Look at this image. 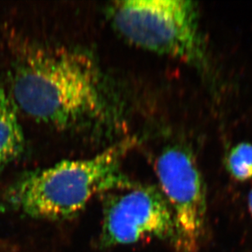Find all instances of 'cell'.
I'll use <instances>...</instances> for the list:
<instances>
[{
    "label": "cell",
    "instance_id": "277c9868",
    "mask_svg": "<svg viewBox=\"0 0 252 252\" xmlns=\"http://www.w3.org/2000/svg\"><path fill=\"white\" fill-rule=\"evenodd\" d=\"M155 171L173 215L175 243L181 252H197L205 229L207 197L195 158L185 146H168L158 156Z\"/></svg>",
    "mask_w": 252,
    "mask_h": 252
},
{
    "label": "cell",
    "instance_id": "3957f363",
    "mask_svg": "<svg viewBox=\"0 0 252 252\" xmlns=\"http://www.w3.org/2000/svg\"><path fill=\"white\" fill-rule=\"evenodd\" d=\"M110 12L116 31L131 44L201 68L207 64L196 2L116 1L110 6Z\"/></svg>",
    "mask_w": 252,
    "mask_h": 252
},
{
    "label": "cell",
    "instance_id": "ba28073f",
    "mask_svg": "<svg viewBox=\"0 0 252 252\" xmlns=\"http://www.w3.org/2000/svg\"><path fill=\"white\" fill-rule=\"evenodd\" d=\"M248 207H249V210L252 214V189L248 194Z\"/></svg>",
    "mask_w": 252,
    "mask_h": 252
},
{
    "label": "cell",
    "instance_id": "7a4b0ae2",
    "mask_svg": "<svg viewBox=\"0 0 252 252\" xmlns=\"http://www.w3.org/2000/svg\"><path fill=\"white\" fill-rule=\"evenodd\" d=\"M133 144L126 139L93 157L64 160L30 172L8 189L6 204L35 219L75 216L99 193L135 186L122 170V161Z\"/></svg>",
    "mask_w": 252,
    "mask_h": 252
},
{
    "label": "cell",
    "instance_id": "52a82bcc",
    "mask_svg": "<svg viewBox=\"0 0 252 252\" xmlns=\"http://www.w3.org/2000/svg\"><path fill=\"white\" fill-rule=\"evenodd\" d=\"M226 168L236 181L252 178V144L239 143L231 149L226 158Z\"/></svg>",
    "mask_w": 252,
    "mask_h": 252
},
{
    "label": "cell",
    "instance_id": "8992f818",
    "mask_svg": "<svg viewBox=\"0 0 252 252\" xmlns=\"http://www.w3.org/2000/svg\"><path fill=\"white\" fill-rule=\"evenodd\" d=\"M24 144L14 105L0 85V171L22 154Z\"/></svg>",
    "mask_w": 252,
    "mask_h": 252
},
{
    "label": "cell",
    "instance_id": "6da1fadb",
    "mask_svg": "<svg viewBox=\"0 0 252 252\" xmlns=\"http://www.w3.org/2000/svg\"><path fill=\"white\" fill-rule=\"evenodd\" d=\"M102 78L89 56L65 48H31L12 77L14 102L31 119L58 130L88 126L105 114Z\"/></svg>",
    "mask_w": 252,
    "mask_h": 252
},
{
    "label": "cell",
    "instance_id": "5b68a950",
    "mask_svg": "<svg viewBox=\"0 0 252 252\" xmlns=\"http://www.w3.org/2000/svg\"><path fill=\"white\" fill-rule=\"evenodd\" d=\"M145 238L176 242L173 215L162 191L135 186L105 207L100 243L105 248L131 245Z\"/></svg>",
    "mask_w": 252,
    "mask_h": 252
}]
</instances>
